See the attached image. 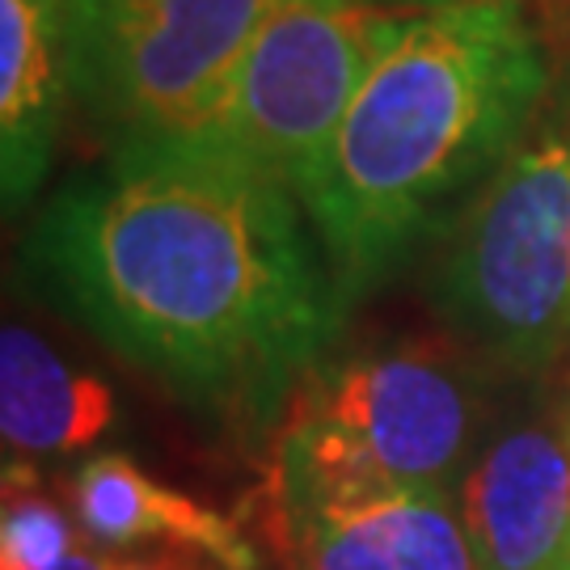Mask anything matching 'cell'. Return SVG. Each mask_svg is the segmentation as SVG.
Segmentation results:
<instances>
[{
  "instance_id": "obj_1",
  "label": "cell",
  "mask_w": 570,
  "mask_h": 570,
  "mask_svg": "<svg viewBox=\"0 0 570 570\" xmlns=\"http://www.w3.org/2000/svg\"><path fill=\"white\" fill-rule=\"evenodd\" d=\"M21 258L77 326L254 435L284 423L346 317L296 190L178 136L115 144L60 186Z\"/></svg>"
},
{
  "instance_id": "obj_2",
  "label": "cell",
  "mask_w": 570,
  "mask_h": 570,
  "mask_svg": "<svg viewBox=\"0 0 570 570\" xmlns=\"http://www.w3.org/2000/svg\"><path fill=\"white\" fill-rule=\"evenodd\" d=\"M553 72L529 0H456L406 21L296 183L346 308L444 242Z\"/></svg>"
},
{
  "instance_id": "obj_3",
  "label": "cell",
  "mask_w": 570,
  "mask_h": 570,
  "mask_svg": "<svg viewBox=\"0 0 570 570\" xmlns=\"http://www.w3.org/2000/svg\"><path fill=\"white\" fill-rule=\"evenodd\" d=\"M431 305L515 372L570 351V56L508 157L444 233Z\"/></svg>"
},
{
  "instance_id": "obj_4",
  "label": "cell",
  "mask_w": 570,
  "mask_h": 570,
  "mask_svg": "<svg viewBox=\"0 0 570 570\" xmlns=\"http://www.w3.org/2000/svg\"><path fill=\"white\" fill-rule=\"evenodd\" d=\"M478 397L428 351H360L313 367L275 428L271 499L334 490L440 487L465 478Z\"/></svg>"
},
{
  "instance_id": "obj_5",
  "label": "cell",
  "mask_w": 570,
  "mask_h": 570,
  "mask_svg": "<svg viewBox=\"0 0 570 570\" xmlns=\"http://www.w3.org/2000/svg\"><path fill=\"white\" fill-rule=\"evenodd\" d=\"M410 18L381 0H279L216 102L174 136L296 190Z\"/></svg>"
},
{
  "instance_id": "obj_6",
  "label": "cell",
  "mask_w": 570,
  "mask_h": 570,
  "mask_svg": "<svg viewBox=\"0 0 570 570\" xmlns=\"http://www.w3.org/2000/svg\"><path fill=\"white\" fill-rule=\"evenodd\" d=\"M279 0H68L72 106L115 144L204 115Z\"/></svg>"
},
{
  "instance_id": "obj_7",
  "label": "cell",
  "mask_w": 570,
  "mask_h": 570,
  "mask_svg": "<svg viewBox=\"0 0 570 570\" xmlns=\"http://www.w3.org/2000/svg\"><path fill=\"white\" fill-rule=\"evenodd\" d=\"M271 524L296 570H482L456 494L440 487L271 499Z\"/></svg>"
},
{
  "instance_id": "obj_8",
  "label": "cell",
  "mask_w": 570,
  "mask_h": 570,
  "mask_svg": "<svg viewBox=\"0 0 570 570\" xmlns=\"http://www.w3.org/2000/svg\"><path fill=\"white\" fill-rule=\"evenodd\" d=\"M456 508L482 570H546L570 546V414L499 431L461 478Z\"/></svg>"
},
{
  "instance_id": "obj_9",
  "label": "cell",
  "mask_w": 570,
  "mask_h": 570,
  "mask_svg": "<svg viewBox=\"0 0 570 570\" xmlns=\"http://www.w3.org/2000/svg\"><path fill=\"white\" fill-rule=\"evenodd\" d=\"M72 102L68 0H0V190L18 212L51 174Z\"/></svg>"
},
{
  "instance_id": "obj_10",
  "label": "cell",
  "mask_w": 570,
  "mask_h": 570,
  "mask_svg": "<svg viewBox=\"0 0 570 570\" xmlns=\"http://www.w3.org/2000/svg\"><path fill=\"white\" fill-rule=\"evenodd\" d=\"M115 423V393L102 376L60 360L35 330L0 334V435L21 456L77 452Z\"/></svg>"
},
{
  "instance_id": "obj_11",
  "label": "cell",
  "mask_w": 570,
  "mask_h": 570,
  "mask_svg": "<svg viewBox=\"0 0 570 570\" xmlns=\"http://www.w3.org/2000/svg\"><path fill=\"white\" fill-rule=\"evenodd\" d=\"M72 503L85 529L106 546H136L148 537H165L174 546H190L216 558L225 570L258 567L254 546L228 515L148 478L136 461H127L119 452H102L85 461L72 482Z\"/></svg>"
},
{
  "instance_id": "obj_12",
  "label": "cell",
  "mask_w": 570,
  "mask_h": 570,
  "mask_svg": "<svg viewBox=\"0 0 570 570\" xmlns=\"http://www.w3.org/2000/svg\"><path fill=\"white\" fill-rule=\"evenodd\" d=\"M77 550L63 511L30 494V469L4 465V520H0V570H56Z\"/></svg>"
},
{
  "instance_id": "obj_13",
  "label": "cell",
  "mask_w": 570,
  "mask_h": 570,
  "mask_svg": "<svg viewBox=\"0 0 570 570\" xmlns=\"http://www.w3.org/2000/svg\"><path fill=\"white\" fill-rule=\"evenodd\" d=\"M56 570H115V567H110V562H102L98 553L72 550V553H68V558H63V562H60V567H56Z\"/></svg>"
},
{
  "instance_id": "obj_14",
  "label": "cell",
  "mask_w": 570,
  "mask_h": 570,
  "mask_svg": "<svg viewBox=\"0 0 570 570\" xmlns=\"http://www.w3.org/2000/svg\"><path fill=\"white\" fill-rule=\"evenodd\" d=\"M537 18L570 21V0H537ZM546 21H541V26H546Z\"/></svg>"
},
{
  "instance_id": "obj_15",
  "label": "cell",
  "mask_w": 570,
  "mask_h": 570,
  "mask_svg": "<svg viewBox=\"0 0 570 570\" xmlns=\"http://www.w3.org/2000/svg\"><path fill=\"white\" fill-rule=\"evenodd\" d=\"M389 9H402V13H423V9H440V4H456V0H381Z\"/></svg>"
},
{
  "instance_id": "obj_16",
  "label": "cell",
  "mask_w": 570,
  "mask_h": 570,
  "mask_svg": "<svg viewBox=\"0 0 570 570\" xmlns=\"http://www.w3.org/2000/svg\"><path fill=\"white\" fill-rule=\"evenodd\" d=\"M115 570H178V562H119Z\"/></svg>"
},
{
  "instance_id": "obj_17",
  "label": "cell",
  "mask_w": 570,
  "mask_h": 570,
  "mask_svg": "<svg viewBox=\"0 0 570 570\" xmlns=\"http://www.w3.org/2000/svg\"><path fill=\"white\" fill-rule=\"evenodd\" d=\"M546 570H570V546L562 550V558H558V562H550Z\"/></svg>"
}]
</instances>
